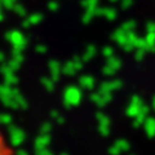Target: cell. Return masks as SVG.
<instances>
[{
	"label": "cell",
	"instance_id": "1",
	"mask_svg": "<svg viewBox=\"0 0 155 155\" xmlns=\"http://www.w3.org/2000/svg\"><path fill=\"white\" fill-rule=\"evenodd\" d=\"M0 155H13L11 143L8 142L5 134L3 132L2 123H0Z\"/></svg>",
	"mask_w": 155,
	"mask_h": 155
}]
</instances>
